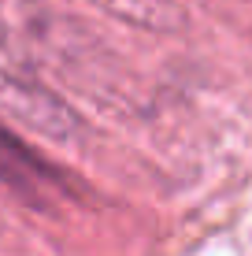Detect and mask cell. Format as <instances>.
Listing matches in <instances>:
<instances>
[{
	"label": "cell",
	"mask_w": 252,
	"mask_h": 256,
	"mask_svg": "<svg viewBox=\"0 0 252 256\" xmlns=\"http://www.w3.org/2000/svg\"><path fill=\"white\" fill-rule=\"evenodd\" d=\"M93 4L130 26H141V30H171L175 26L171 0H93Z\"/></svg>",
	"instance_id": "obj_3"
},
{
	"label": "cell",
	"mask_w": 252,
	"mask_h": 256,
	"mask_svg": "<svg viewBox=\"0 0 252 256\" xmlns=\"http://www.w3.org/2000/svg\"><path fill=\"white\" fill-rule=\"evenodd\" d=\"M0 116L59 145L78 141L85 130L78 112L52 93L37 70L11 48L7 34H0Z\"/></svg>",
	"instance_id": "obj_1"
},
{
	"label": "cell",
	"mask_w": 252,
	"mask_h": 256,
	"mask_svg": "<svg viewBox=\"0 0 252 256\" xmlns=\"http://www.w3.org/2000/svg\"><path fill=\"white\" fill-rule=\"evenodd\" d=\"M0 182L7 190H15L22 200H33V204H48V200L67 193V182L59 174V167H52L45 156L33 152L7 126L4 116H0Z\"/></svg>",
	"instance_id": "obj_2"
},
{
	"label": "cell",
	"mask_w": 252,
	"mask_h": 256,
	"mask_svg": "<svg viewBox=\"0 0 252 256\" xmlns=\"http://www.w3.org/2000/svg\"><path fill=\"white\" fill-rule=\"evenodd\" d=\"M37 30V8L33 0H0V34L15 38V34Z\"/></svg>",
	"instance_id": "obj_4"
}]
</instances>
